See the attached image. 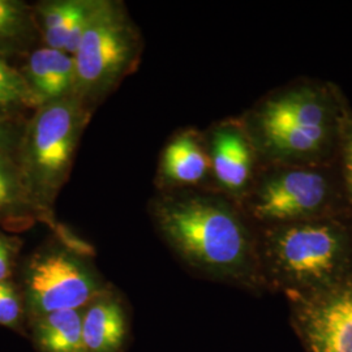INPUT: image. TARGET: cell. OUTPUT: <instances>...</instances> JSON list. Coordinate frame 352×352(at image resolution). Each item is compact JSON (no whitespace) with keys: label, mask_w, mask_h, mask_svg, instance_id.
<instances>
[{"label":"cell","mask_w":352,"mask_h":352,"mask_svg":"<svg viewBox=\"0 0 352 352\" xmlns=\"http://www.w3.org/2000/svg\"><path fill=\"white\" fill-rule=\"evenodd\" d=\"M161 239L190 267L215 277L240 278L250 264V239L225 202L179 190L158 192L149 204Z\"/></svg>","instance_id":"obj_1"},{"label":"cell","mask_w":352,"mask_h":352,"mask_svg":"<svg viewBox=\"0 0 352 352\" xmlns=\"http://www.w3.org/2000/svg\"><path fill=\"white\" fill-rule=\"evenodd\" d=\"M93 113L76 96L45 103L23 128L16 160L38 209L52 222L55 204L67 183L76 151Z\"/></svg>","instance_id":"obj_2"},{"label":"cell","mask_w":352,"mask_h":352,"mask_svg":"<svg viewBox=\"0 0 352 352\" xmlns=\"http://www.w3.org/2000/svg\"><path fill=\"white\" fill-rule=\"evenodd\" d=\"M14 280L25 302L28 327L41 316L84 308L111 285L89 244L76 245L55 235L21 256Z\"/></svg>","instance_id":"obj_3"},{"label":"cell","mask_w":352,"mask_h":352,"mask_svg":"<svg viewBox=\"0 0 352 352\" xmlns=\"http://www.w3.org/2000/svg\"><path fill=\"white\" fill-rule=\"evenodd\" d=\"M142 36L123 1L100 0L74 54L75 96L94 113L139 67Z\"/></svg>","instance_id":"obj_4"},{"label":"cell","mask_w":352,"mask_h":352,"mask_svg":"<svg viewBox=\"0 0 352 352\" xmlns=\"http://www.w3.org/2000/svg\"><path fill=\"white\" fill-rule=\"evenodd\" d=\"M340 236L327 226H302L287 230L278 240L279 263L292 277L320 282L340 263Z\"/></svg>","instance_id":"obj_5"},{"label":"cell","mask_w":352,"mask_h":352,"mask_svg":"<svg viewBox=\"0 0 352 352\" xmlns=\"http://www.w3.org/2000/svg\"><path fill=\"white\" fill-rule=\"evenodd\" d=\"M37 223L49 227L52 235L67 243L76 245L87 243L68 227L52 222L38 209L16 155L0 151V228L11 234H19Z\"/></svg>","instance_id":"obj_6"},{"label":"cell","mask_w":352,"mask_h":352,"mask_svg":"<svg viewBox=\"0 0 352 352\" xmlns=\"http://www.w3.org/2000/svg\"><path fill=\"white\" fill-rule=\"evenodd\" d=\"M131 330L128 304L113 285L82 309L85 352H126Z\"/></svg>","instance_id":"obj_7"},{"label":"cell","mask_w":352,"mask_h":352,"mask_svg":"<svg viewBox=\"0 0 352 352\" xmlns=\"http://www.w3.org/2000/svg\"><path fill=\"white\" fill-rule=\"evenodd\" d=\"M327 197L325 179L314 171H292L265 186L254 206L261 218L285 219L316 210Z\"/></svg>","instance_id":"obj_8"},{"label":"cell","mask_w":352,"mask_h":352,"mask_svg":"<svg viewBox=\"0 0 352 352\" xmlns=\"http://www.w3.org/2000/svg\"><path fill=\"white\" fill-rule=\"evenodd\" d=\"M100 0H41L33 4L42 46L74 55Z\"/></svg>","instance_id":"obj_9"},{"label":"cell","mask_w":352,"mask_h":352,"mask_svg":"<svg viewBox=\"0 0 352 352\" xmlns=\"http://www.w3.org/2000/svg\"><path fill=\"white\" fill-rule=\"evenodd\" d=\"M38 104L75 96L74 55L39 45L17 67Z\"/></svg>","instance_id":"obj_10"},{"label":"cell","mask_w":352,"mask_h":352,"mask_svg":"<svg viewBox=\"0 0 352 352\" xmlns=\"http://www.w3.org/2000/svg\"><path fill=\"white\" fill-rule=\"evenodd\" d=\"M210 160L193 131H182L167 141L161 151L155 187L158 192L179 190L205 180Z\"/></svg>","instance_id":"obj_11"},{"label":"cell","mask_w":352,"mask_h":352,"mask_svg":"<svg viewBox=\"0 0 352 352\" xmlns=\"http://www.w3.org/2000/svg\"><path fill=\"white\" fill-rule=\"evenodd\" d=\"M305 333L312 352H352V289L311 309Z\"/></svg>","instance_id":"obj_12"},{"label":"cell","mask_w":352,"mask_h":352,"mask_svg":"<svg viewBox=\"0 0 352 352\" xmlns=\"http://www.w3.org/2000/svg\"><path fill=\"white\" fill-rule=\"evenodd\" d=\"M210 167L219 186L231 193L245 188L252 171V151L239 128L214 129L210 140Z\"/></svg>","instance_id":"obj_13"},{"label":"cell","mask_w":352,"mask_h":352,"mask_svg":"<svg viewBox=\"0 0 352 352\" xmlns=\"http://www.w3.org/2000/svg\"><path fill=\"white\" fill-rule=\"evenodd\" d=\"M82 309L56 311L32 320L28 338L36 352H85Z\"/></svg>","instance_id":"obj_14"},{"label":"cell","mask_w":352,"mask_h":352,"mask_svg":"<svg viewBox=\"0 0 352 352\" xmlns=\"http://www.w3.org/2000/svg\"><path fill=\"white\" fill-rule=\"evenodd\" d=\"M41 45L33 4L0 0V55L12 63Z\"/></svg>","instance_id":"obj_15"},{"label":"cell","mask_w":352,"mask_h":352,"mask_svg":"<svg viewBox=\"0 0 352 352\" xmlns=\"http://www.w3.org/2000/svg\"><path fill=\"white\" fill-rule=\"evenodd\" d=\"M327 115L321 103L305 94H292L269 102L258 115L263 133L289 126H325Z\"/></svg>","instance_id":"obj_16"},{"label":"cell","mask_w":352,"mask_h":352,"mask_svg":"<svg viewBox=\"0 0 352 352\" xmlns=\"http://www.w3.org/2000/svg\"><path fill=\"white\" fill-rule=\"evenodd\" d=\"M39 107L19 68L0 55V118L25 123Z\"/></svg>","instance_id":"obj_17"},{"label":"cell","mask_w":352,"mask_h":352,"mask_svg":"<svg viewBox=\"0 0 352 352\" xmlns=\"http://www.w3.org/2000/svg\"><path fill=\"white\" fill-rule=\"evenodd\" d=\"M327 126H289L266 132V144L274 151L286 153H309L321 145L325 139Z\"/></svg>","instance_id":"obj_18"},{"label":"cell","mask_w":352,"mask_h":352,"mask_svg":"<svg viewBox=\"0 0 352 352\" xmlns=\"http://www.w3.org/2000/svg\"><path fill=\"white\" fill-rule=\"evenodd\" d=\"M0 327L28 338L25 302L14 278L0 282Z\"/></svg>","instance_id":"obj_19"},{"label":"cell","mask_w":352,"mask_h":352,"mask_svg":"<svg viewBox=\"0 0 352 352\" xmlns=\"http://www.w3.org/2000/svg\"><path fill=\"white\" fill-rule=\"evenodd\" d=\"M23 245L24 241L17 234L0 228V282L10 280L16 276Z\"/></svg>","instance_id":"obj_20"},{"label":"cell","mask_w":352,"mask_h":352,"mask_svg":"<svg viewBox=\"0 0 352 352\" xmlns=\"http://www.w3.org/2000/svg\"><path fill=\"white\" fill-rule=\"evenodd\" d=\"M24 124L25 123H14L0 118V151L16 155Z\"/></svg>","instance_id":"obj_21"},{"label":"cell","mask_w":352,"mask_h":352,"mask_svg":"<svg viewBox=\"0 0 352 352\" xmlns=\"http://www.w3.org/2000/svg\"><path fill=\"white\" fill-rule=\"evenodd\" d=\"M346 170L352 187V138L349 139L346 145Z\"/></svg>","instance_id":"obj_22"}]
</instances>
